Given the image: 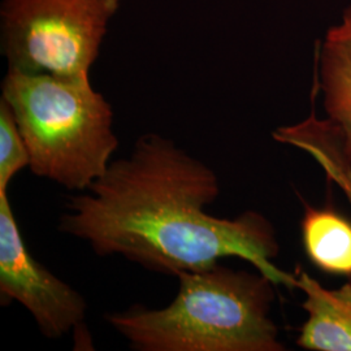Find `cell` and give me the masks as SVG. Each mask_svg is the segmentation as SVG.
Here are the masks:
<instances>
[{
    "mask_svg": "<svg viewBox=\"0 0 351 351\" xmlns=\"http://www.w3.org/2000/svg\"><path fill=\"white\" fill-rule=\"evenodd\" d=\"M308 314L297 339L306 350L351 351V281L336 290L323 288L306 272L297 276Z\"/></svg>",
    "mask_w": 351,
    "mask_h": 351,
    "instance_id": "6",
    "label": "cell"
},
{
    "mask_svg": "<svg viewBox=\"0 0 351 351\" xmlns=\"http://www.w3.org/2000/svg\"><path fill=\"white\" fill-rule=\"evenodd\" d=\"M1 99L12 110L36 176L85 191L106 173L119 147L111 106L88 77L10 69Z\"/></svg>",
    "mask_w": 351,
    "mask_h": 351,
    "instance_id": "3",
    "label": "cell"
},
{
    "mask_svg": "<svg viewBox=\"0 0 351 351\" xmlns=\"http://www.w3.org/2000/svg\"><path fill=\"white\" fill-rule=\"evenodd\" d=\"M120 0H5L3 49L10 69L88 77Z\"/></svg>",
    "mask_w": 351,
    "mask_h": 351,
    "instance_id": "4",
    "label": "cell"
},
{
    "mask_svg": "<svg viewBox=\"0 0 351 351\" xmlns=\"http://www.w3.org/2000/svg\"><path fill=\"white\" fill-rule=\"evenodd\" d=\"M0 294L3 304L21 303L50 339H60L77 329L88 308L77 290L32 256L7 191H0Z\"/></svg>",
    "mask_w": 351,
    "mask_h": 351,
    "instance_id": "5",
    "label": "cell"
},
{
    "mask_svg": "<svg viewBox=\"0 0 351 351\" xmlns=\"http://www.w3.org/2000/svg\"><path fill=\"white\" fill-rule=\"evenodd\" d=\"M172 303L134 306L107 322L138 351H282L271 319L274 282L216 263L177 275Z\"/></svg>",
    "mask_w": 351,
    "mask_h": 351,
    "instance_id": "2",
    "label": "cell"
},
{
    "mask_svg": "<svg viewBox=\"0 0 351 351\" xmlns=\"http://www.w3.org/2000/svg\"><path fill=\"white\" fill-rule=\"evenodd\" d=\"M219 193L210 167L172 139L149 133L88 190L68 198L59 230L99 256L121 255L156 274L177 276L239 256L275 285L297 288V276L272 263L280 247L263 215L207 213Z\"/></svg>",
    "mask_w": 351,
    "mask_h": 351,
    "instance_id": "1",
    "label": "cell"
},
{
    "mask_svg": "<svg viewBox=\"0 0 351 351\" xmlns=\"http://www.w3.org/2000/svg\"><path fill=\"white\" fill-rule=\"evenodd\" d=\"M25 142L7 101H0V191H7L13 176L29 167Z\"/></svg>",
    "mask_w": 351,
    "mask_h": 351,
    "instance_id": "10",
    "label": "cell"
},
{
    "mask_svg": "<svg viewBox=\"0 0 351 351\" xmlns=\"http://www.w3.org/2000/svg\"><path fill=\"white\" fill-rule=\"evenodd\" d=\"M285 141L291 146L308 151L323 165L330 181L343 189L351 203V159L341 150L323 120L311 116L298 125L290 126Z\"/></svg>",
    "mask_w": 351,
    "mask_h": 351,
    "instance_id": "9",
    "label": "cell"
},
{
    "mask_svg": "<svg viewBox=\"0 0 351 351\" xmlns=\"http://www.w3.org/2000/svg\"><path fill=\"white\" fill-rule=\"evenodd\" d=\"M302 241L310 262L320 271L351 276V221L332 208L306 206Z\"/></svg>",
    "mask_w": 351,
    "mask_h": 351,
    "instance_id": "8",
    "label": "cell"
},
{
    "mask_svg": "<svg viewBox=\"0 0 351 351\" xmlns=\"http://www.w3.org/2000/svg\"><path fill=\"white\" fill-rule=\"evenodd\" d=\"M319 60L326 121L341 150L351 159V7L342 23L329 29Z\"/></svg>",
    "mask_w": 351,
    "mask_h": 351,
    "instance_id": "7",
    "label": "cell"
}]
</instances>
